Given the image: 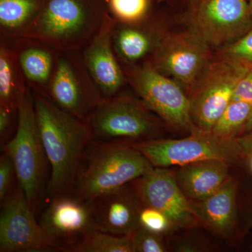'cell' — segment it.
<instances>
[{"label":"cell","mask_w":252,"mask_h":252,"mask_svg":"<svg viewBox=\"0 0 252 252\" xmlns=\"http://www.w3.org/2000/svg\"><path fill=\"white\" fill-rule=\"evenodd\" d=\"M28 88L11 41L0 39V107L18 111Z\"/></svg>","instance_id":"21"},{"label":"cell","mask_w":252,"mask_h":252,"mask_svg":"<svg viewBox=\"0 0 252 252\" xmlns=\"http://www.w3.org/2000/svg\"><path fill=\"white\" fill-rule=\"evenodd\" d=\"M252 130V112L251 114H250V117H249L248 122L245 124V126H244L243 131H242V134L245 133V132H248L249 131ZM240 136V135H239Z\"/></svg>","instance_id":"34"},{"label":"cell","mask_w":252,"mask_h":252,"mask_svg":"<svg viewBox=\"0 0 252 252\" xmlns=\"http://www.w3.org/2000/svg\"><path fill=\"white\" fill-rule=\"evenodd\" d=\"M249 7H250V13L252 16V0H249Z\"/></svg>","instance_id":"37"},{"label":"cell","mask_w":252,"mask_h":252,"mask_svg":"<svg viewBox=\"0 0 252 252\" xmlns=\"http://www.w3.org/2000/svg\"><path fill=\"white\" fill-rule=\"evenodd\" d=\"M164 237L140 227L130 238L136 252H165L167 248Z\"/></svg>","instance_id":"28"},{"label":"cell","mask_w":252,"mask_h":252,"mask_svg":"<svg viewBox=\"0 0 252 252\" xmlns=\"http://www.w3.org/2000/svg\"><path fill=\"white\" fill-rule=\"evenodd\" d=\"M130 144L91 141L74 185L73 194L92 201L133 182L154 168Z\"/></svg>","instance_id":"3"},{"label":"cell","mask_w":252,"mask_h":252,"mask_svg":"<svg viewBox=\"0 0 252 252\" xmlns=\"http://www.w3.org/2000/svg\"><path fill=\"white\" fill-rule=\"evenodd\" d=\"M70 252H136L130 236L105 233L98 230L89 232Z\"/></svg>","instance_id":"23"},{"label":"cell","mask_w":252,"mask_h":252,"mask_svg":"<svg viewBox=\"0 0 252 252\" xmlns=\"http://www.w3.org/2000/svg\"><path fill=\"white\" fill-rule=\"evenodd\" d=\"M167 23L155 11L141 22L116 23L112 33L113 47L124 69L148 64L170 31Z\"/></svg>","instance_id":"16"},{"label":"cell","mask_w":252,"mask_h":252,"mask_svg":"<svg viewBox=\"0 0 252 252\" xmlns=\"http://www.w3.org/2000/svg\"><path fill=\"white\" fill-rule=\"evenodd\" d=\"M124 69L128 86L166 125L190 134L200 132L192 121L190 97L177 81L149 64Z\"/></svg>","instance_id":"6"},{"label":"cell","mask_w":252,"mask_h":252,"mask_svg":"<svg viewBox=\"0 0 252 252\" xmlns=\"http://www.w3.org/2000/svg\"><path fill=\"white\" fill-rule=\"evenodd\" d=\"M182 21L217 51L252 28L248 0H195L186 6Z\"/></svg>","instance_id":"8"},{"label":"cell","mask_w":252,"mask_h":252,"mask_svg":"<svg viewBox=\"0 0 252 252\" xmlns=\"http://www.w3.org/2000/svg\"><path fill=\"white\" fill-rule=\"evenodd\" d=\"M212 50L189 28L170 31L147 64L177 81L189 96L215 59Z\"/></svg>","instance_id":"10"},{"label":"cell","mask_w":252,"mask_h":252,"mask_svg":"<svg viewBox=\"0 0 252 252\" xmlns=\"http://www.w3.org/2000/svg\"><path fill=\"white\" fill-rule=\"evenodd\" d=\"M86 123L92 140L105 144H133L154 140L160 130L157 116L137 94L125 89L104 99Z\"/></svg>","instance_id":"4"},{"label":"cell","mask_w":252,"mask_h":252,"mask_svg":"<svg viewBox=\"0 0 252 252\" xmlns=\"http://www.w3.org/2000/svg\"><path fill=\"white\" fill-rule=\"evenodd\" d=\"M230 165L220 160L192 162L181 165L175 177L187 199L198 201L215 193L228 180Z\"/></svg>","instance_id":"20"},{"label":"cell","mask_w":252,"mask_h":252,"mask_svg":"<svg viewBox=\"0 0 252 252\" xmlns=\"http://www.w3.org/2000/svg\"><path fill=\"white\" fill-rule=\"evenodd\" d=\"M233 101H242L252 104V66L239 81L233 94Z\"/></svg>","instance_id":"31"},{"label":"cell","mask_w":252,"mask_h":252,"mask_svg":"<svg viewBox=\"0 0 252 252\" xmlns=\"http://www.w3.org/2000/svg\"><path fill=\"white\" fill-rule=\"evenodd\" d=\"M46 97L64 112L86 122L103 101L80 51H60Z\"/></svg>","instance_id":"11"},{"label":"cell","mask_w":252,"mask_h":252,"mask_svg":"<svg viewBox=\"0 0 252 252\" xmlns=\"http://www.w3.org/2000/svg\"><path fill=\"white\" fill-rule=\"evenodd\" d=\"M130 185L142 202L165 214L176 228L189 229L200 225L172 170L154 167Z\"/></svg>","instance_id":"13"},{"label":"cell","mask_w":252,"mask_h":252,"mask_svg":"<svg viewBox=\"0 0 252 252\" xmlns=\"http://www.w3.org/2000/svg\"><path fill=\"white\" fill-rule=\"evenodd\" d=\"M44 0H0V39L13 41L23 37Z\"/></svg>","instance_id":"22"},{"label":"cell","mask_w":252,"mask_h":252,"mask_svg":"<svg viewBox=\"0 0 252 252\" xmlns=\"http://www.w3.org/2000/svg\"><path fill=\"white\" fill-rule=\"evenodd\" d=\"M63 252L36 221L19 185L1 204L0 252Z\"/></svg>","instance_id":"12"},{"label":"cell","mask_w":252,"mask_h":252,"mask_svg":"<svg viewBox=\"0 0 252 252\" xmlns=\"http://www.w3.org/2000/svg\"><path fill=\"white\" fill-rule=\"evenodd\" d=\"M243 229L252 228V192L248 194L244 203Z\"/></svg>","instance_id":"32"},{"label":"cell","mask_w":252,"mask_h":252,"mask_svg":"<svg viewBox=\"0 0 252 252\" xmlns=\"http://www.w3.org/2000/svg\"><path fill=\"white\" fill-rule=\"evenodd\" d=\"M106 4L116 22L126 24L141 22L155 11L153 0H106Z\"/></svg>","instance_id":"25"},{"label":"cell","mask_w":252,"mask_h":252,"mask_svg":"<svg viewBox=\"0 0 252 252\" xmlns=\"http://www.w3.org/2000/svg\"><path fill=\"white\" fill-rule=\"evenodd\" d=\"M140 151L154 167L187 165L207 160L238 163L245 156L235 139H225L212 132H197L177 140H151L130 144Z\"/></svg>","instance_id":"7"},{"label":"cell","mask_w":252,"mask_h":252,"mask_svg":"<svg viewBox=\"0 0 252 252\" xmlns=\"http://www.w3.org/2000/svg\"><path fill=\"white\" fill-rule=\"evenodd\" d=\"M107 14L106 0H44L23 37L38 39L59 51H81Z\"/></svg>","instance_id":"2"},{"label":"cell","mask_w":252,"mask_h":252,"mask_svg":"<svg viewBox=\"0 0 252 252\" xmlns=\"http://www.w3.org/2000/svg\"><path fill=\"white\" fill-rule=\"evenodd\" d=\"M248 158L249 160H250V169H251L252 172V154H250Z\"/></svg>","instance_id":"36"},{"label":"cell","mask_w":252,"mask_h":252,"mask_svg":"<svg viewBox=\"0 0 252 252\" xmlns=\"http://www.w3.org/2000/svg\"><path fill=\"white\" fill-rule=\"evenodd\" d=\"M139 222L140 227L163 236L177 228L165 214L143 202L140 207Z\"/></svg>","instance_id":"26"},{"label":"cell","mask_w":252,"mask_h":252,"mask_svg":"<svg viewBox=\"0 0 252 252\" xmlns=\"http://www.w3.org/2000/svg\"><path fill=\"white\" fill-rule=\"evenodd\" d=\"M18 110L11 111L0 107V140L1 147L11 139L14 128H17Z\"/></svg>","instance_id":"30"},{"label":"cell","mask_w":252,"mask_h":252,"mask_svg":"<svg viewBox=\"0 0 252 252\" xmlns=\"http://www.w3.org/2000/svg\"><path fill=\"white\" fill-rule=\"evenodd\" d=\"M251 67L236 60L215 57L189 95L192 121L200 132H212Z\"/></svg>","instance_id":"9"},{"label":"cell","mask_w":252,"mask_h":252,"mask_svg":"<svg viewBox=\"0 0 252 252\" xmlns=\"http://www.w3.org/2000/svg\"><path fill=\"white\" fill-rule=\"evenodd\" d=\"M248 1H249V0H248Z\"/></svg>","instance_id":"38"},{"label":"cell","mask_w":252,"mask_h":252,"mask_svg":"<svg viewBox=\"0 0 252 252\" xmlns=\"http://www.w3.org/2000/svg\"><path fill=\"white\" fill-rule=\"evenodd\" d=\"M164 1L170 3H178V4L185 5L186 7V6H188L189 4H190V3L193 2V1H195V0H164Z\"/></svg>","instance_id":"35"},{"label":"cell","mask_w":252,"mask_h":252,"mask_svg":"<svg viewBox=\"0 0 252 252\" xmlns=\"http://www.w3.org/2000/svg\"><path fill=\"white\" fill-rule=\"evenodd\" d=\"M39 223L63 252H69L87 233L95 230L92 203L73 193L52 198Z\"/></svg>","instance_id":"14"},{"label":"cell","mask_w":252,"mask_h":252,"mask_svg":"<svg viewBox=\"0 0 252 252\" xmlns=\"http://www.w3.org/2000/svg\"><path fill=\"white\" fill-rule=\"evenodd\" d=\"M1 147L2 152L12 160L18 185L35 213L45 188L50 165L36 124L32 92L30 88L18 107L16 132Z\"/></svg>","instance_id":"5"},{"label":"cell","mask_w":252,"mask_h":252,"mask_svg":"<svg viewBox=\"0 0 252 252\" xmlns=\"http://www.w3.org/2000/svg\"><path fill=\"white\" fill-rule=\"evenodd\" d=\"M252 112V104L232 101L216 123L212 133L225 139H235L242 131Z\"/></svg>","instance_id":"24"},{"label":"cell","mask_w":252,"mask_h":252,"mask_svg":"<svg viewBox=\"0 0 252 252\" xmlns=\"http://www.w3.org/2000/svg\"><path fill=\"white\" fill-rule=\"evenodd\" d=\"M239 182L228 180L210 196L198 201L189 200L199 225L220 238H233L239 229Z\"/></svg>","instance_id":"18"},{"label":"cell","mask_w":252,"mask_h":252,"mask_svg":"<svg viewBox=\"0 0 252 252\" xmlns=\"http://www.w3.org/2000/svg\"><path fill=\"white\" fill-rule=\"evenodd\" d=\"M11 42L28 87L33 92L45 96L60 51L31 37H20Z\"/></svg>","instance_id":"19"},{"label":"cell","mask_w":252,"mask_h":252,"mask_svg":"<svg viewBox=\"0 0 252 252\" xmlns=\"http://www.w3.org/2000/svg\"><path fill=\"white\" fill-rule=\"evenodd\" d=\"M15 180H17L12 160L2 152L0 157V203H3L14 190Z\"/></svg>","instance_id":"29"},{"label":"cell","mask_w":252,"mask_h":252,"mask_svg":"<svg viewBox=\"0 0 252 252\" xmlns=\"http://www.w3.org/2000/svg\"><path fill=\"white\" fill-rule=\"evenodd\" d=\"M91 203L95 230L130 237L140 228L142 201L131 185L104 194Z\"/></svg>","instance_id":"17"},{"label":"cell","mask_w":252,"mask_h":252,"mask_svg":"<svg viewBox=\"0 0 252 252\" xmlns=\"http://www.w3.org/2000/svg\"><path fill=\"white\" fill-rule=\"evenodd\" d=\"M215 57L236 60L252 66V28L233 44L217 50Z\"/></svg>","instance_id":"27"},{"label":"cell","mask_w":252,"mask_h":252,"mask_svg":"<svg viewBox=\"0 0 252 252\" xmlns=\"http://www.w3.org/2000/svg\"><path fill=\"white\" fill-rule=\"evenodd\" d=\"M32 92L36 124L51 167L48 193L51 198L72 194L92 141L90 129L86 122L59 108L46 96Z\"/></svg>","instance_id":"1"},{"label":"cell","mask_w":252,"mask_h":252,"mask_svg":"<svg viewBox=\"0 0 252 252\" xmlns=\"http://www.w3.org/2000/svg\"><path fill=\"white\" fill-rule=\"evenodd\" d=\"M116 23L108 13L97 34L80 51L84 65L104 99L114 97L128 86L113 47Z\"/></svg>","instance_id":"15"},{"label":"cell","mask_w":252,"mask_h":252,"mask_svg":"<svg viewBox=\"0 0 252 252\" xmlns=\"http://www.w3.org/2000/svg\"><path fill=\"white\" fill-rule=\"evenodd\" d=\"M245 157L252 154V130L242 134L236 138Z\"/></svg>","instance_id":"33"}]
</instances>
